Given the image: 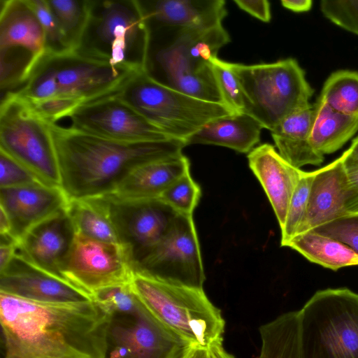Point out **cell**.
I'll list each match as a JSON object with an SVG mask.
<instances>
[{
	"instance_id": "obj_1",
	"label": "cell",
	"mask_w": 358,
	"mask_h": 358,
	"mask_svg": "<svg viewBox=\"0 0 358 358\" xmlns=\"http://www.w3.org/2000/svg\"><path fill=\"white\" fill-rule=\"evenodd\" d=\"M110 320L94 300L42 303L0 292L2 358H106Z\"/></svg>"
},
{
	"instance_id": "obj_2",
	"label": "cell",
	"mask_w": 358,
	"mask_h": 358,
	"mask_svg": "<svg viewBox=\"0 0 358 358\" xmlns=\"http://www.w3.org/2000/svg\"><path fill=\"white\" fill-rule=\"evenodd\" d=\"M69 200L112 194L136 168L182 154L183 141L121 142L49 122Z\"/></svg>"
},
{
	"instance_id": "obj_3",
	"label": "cell",
	"mask_w": 358,
	"mask_h": 358,
	"mask_svg": "<svg viewBox=\"0 0 358 358\" xmlns=\"http://www.w3.org/2000/svg\"><path fill=\"white\" fill-rule=\"evenodd\" d=\"M148 26L147 74L187 95L223 104L211 63L230 42L222 24L209 29Z\"/></svg>"
},
{
	"instance_id": "obj_4",
	"label": "cell",
	"mask_w": 358,
	"mask_h": 358,
	"mask_svg": "<svg viewBox=\"0 0 358 358\" xmlns=\"http://www.w3.org/2000/svg\"><path fill=\"white\" fill-rule=\"evenodd\" d=\"M130 285L148 313L189 345L208 349L223 341L225 321L203 288L134 271Z\"/></svg>"
},
{
	"instance_id": "obj_5",
	"label": "cell",
	"mask_w": 358,
	"mask_h": 358,
	"mask_svg": "<svg viewBox=\"0 0 358 358\" xmlns=\"http://www.w3.org/2000/svg\"><path fill=\"white\" fill-rule=\"evenodd\" d=\"M149 38L140 1H93L88 25L76 51L139 72L145 71Z\"/></svg>"
},
{
	"instance_id": "obj_6",
	"label": "cell",
	"mask_w": 358,
	"mask_h": 358,
	"mask_svg": "<svg viewBox=\"0 0 358 358\" xmlns=\"http://www.w3.org/2000/svg\"><path fill=\"white\" fill-rule=\"evenodd\" d=\"M243 94V113L271 131L285 118L312 104L314 90L298 62L287 58L268 64L228 62Z\"/></svg>"
},
{
	"instance_id": "obj_7",
	"label": "cell",
	"mask_w": 358,
	"mask_h": 358,
	"mask_svg": "<svg viewBox=\"0 0 358 358\" xmlns=\"http://www.w3.org/2000/svg\"><path fill=\"white\" fill-rule=\"evenodd\" d=\"M299 315L301 358H358V293L318 290Z\"/></svg>"
},
{
	"instance_id": "obj_8",
	"label": "cell",
	"mask_w": 358,
	"mask_h": 358,
	"mask_svg": "<svg viewBox=\"0 0 358 358\" xmlns=\"http://www.w3.org/2000/svg\"><path fill=\"white\" fill-rule=\"evenodd\" d=\"M119 96L169 137L185 141L208 122L234 114L225 105L187 95L157 82L143 71Z\"/></svg>"
},
{
	"instance_id": "obj_9",
	"label": "cell",
	"mask_w": 358,
	"mask_h": 358,
	"mask_svg": "<svg viewBox=\"0 0 358 358\" xmlns=\"http://www.w3.org/2000/svg\"><path fill=\"white\" fill-rule=\"evenodd\" d=\"M55 98L44 117L56 123L80 107L119 92L140 72L114 66L78 51L56 55L47 52Z\"/></svg>"
},
{
	"instance_id": "obj_10",
	"label": "cell",
	"mask_w": 358,
	"mask_h": 358,
	"mask_svg": "<svg viewBox=\"0 0 358 358\" xmlns=\"http://www.w3.org/2000/svg\"><path fill=\"white\" fill-rule=\"evenodd\" d=\"M49 122L18 94L8 92L1 96L0 150L25 166L43 183L61 187Z\"/></svg>"
},
{
	"instance_id": "obj_11",
	"label": "cell",
	"mask_w": 358,
	"mask_h": 358,
	"mask_svg": "<svg viewBox=\"0 0 358 358\" xmlns=\"http://www.w3.org/2000/svg\"><path fill=\"white\" fill-rule=\"evenodd\" d=\"M47 52L43 27L29 0H1V91L22 86Z\"/></svg>"
},
{
	"instance_id": "obj_12",
	"label": "cell",
	"mask_w": 358,
	"mask_h": 358,
	"mask_svg": "<svg viewBox=\"0 0 358 358\" xmlns=\"http://www.w3.org/2000/svg\"><path fill=\"white\" fill-rule=\"evenodd\" d=\"M133 269L157 279L203 288L205 274L192 215L179 213L167 233Z\"/></svg>"
},
{
	"instance_id": "obj_13",
	"label": "cell",
	"mask_w": 358,
	"mask_h": 358,
	"mask_svg": "<svg viewBox=\"0 0 358 358\" xmlns=\"http://www.w3.org/2000/svg\"><path fill=\"white\" fill-rule=\"evenodd\" d=\"M134 269L120 243L76 234L62 268L63 278L92 297L107 287L130 282Z\"/></svg>"
},
{
	"instance_id": "obj_14",
	"label": "cell",
	"mask_w": 358,
	"mask_h": 358,
	"mask_svg": "<svg viewBox=\"0 0 358 358\" xmlns=\"http://www.w3.org/2000/svg\"><path fill=\"white\" fill-rule=\"evenodd\" d=\"M119 243L132 267L167 233L179 214L161 198L103 196Z\"/></svg>"
},
{
	"instance_id": "obj_15",
	"label": "cell",
	"mask_w": 358,
	"mask_h": 358,
	"mask_svg": "<svg viewBox=\"0 0 358 358\" xmlns=\"http://www.w3.org/2000/svg\"><path fill=\"white\" fill-rule=\"evenodd\" d=\"M68 118L72 128L117 141L136 143L172 138L121 99L118 92L80 107Z\"/></svg>"
},
{
	"instance_id": "obj_16",
	"label": "cell",
	"mask_w": 358,
	"mask_h": 358,
	"mask_svg": "<svg viewBox=\"0 0 358 358\" xmlns=\"http://www.w3.org/2000/svg\"><path fill=\"white\" fill-rule=\"evenodd\" d=\"M190 347L144 308L136 316L111 317L106 358H183Z\"/></svg>"
},
{
	"instance_id": "obj_17",
	"label": "cell",
	"mask_w": 358,
	"mask_h": 358,
	"mask_svg": "<svg viewBox=\"0 0 358 358\" xmlns=\"http://www.w3.org/2000/svg\"><path fill=\"white\" fill-rule=\"evenodd\" d=\"M0 292L42 303H76L93 297L67 280L32 264L15 252L0 270Z\"/></svg>"
},
{
	"instance_id": "obj_18",
	"label": "cell",
	"mask_w": 358,
	"mask_h": 358,
	"mask_svg": "<svg viewBox=\"0 0 358 358\" xmlns=\"http://www.w3.org/2000/svg\"><path fill=\"white\" fill-rule=\"evenodd\" d=\"M76 236L66 207L31 228L18 241L16 253L62 279V268Z\"/></svg>"
},
{
	"instance_id": "obj_19",
	"label": "cell",
	"mask_w": 358,
	"mask_h": 358,
	"mask_svg": "<svg viewBox=\"0 0 358 358\" xmlns=\"http://www.w3.org/2000/svg\"><path fill=\"white\" fill-rule=\"evenodd\" d=\"M61 187L37 182L0 188V206L10 222V236L18 241L31 228L67 206Z\"/></svg>"
},
{
	"instance_id": "obj_20",
	"label": "cell",
	"mask_w": 358,
	"mask_h": 358,
	"mask_svg": "<svg viewBox=\"0 0 358 358\" xmlns=\"http://www.w3.org/2000/svg\"><path fill=\"white\" fill-rule=\"evenodd\" d=\"M249 166L264 189L280 229L293 192L304 171L284 159L275 147L264 143L248 155Z\"/></svg>"
},
{
	"instance_id": "obj_21",
	"label": "cell",
	"mask_w": 358,
	"mask_h": 358,
	"mask_svg": "<svg viewBox=\"0 0 358 358\" xmlns=\"http://www.w3.org/2000/svg\"><path fill=\"white\" fill-rule=\"evenodd\" d=\"M346 185V174L342 156L315 170L310 190L306 216L297 235L347 216L345 207Z\"/></svg>"
},
{
	"instance_id": "obj_22",
	"label": "cell",
	"mask_w": 358,
	"mask_h": 358,
	"mask_svg": "<svg viewBox=\"0 0 358 358\" xmlns=\"http://www.w3.org/2000/svg\"><path fill=\"white\" fill-rule=\"evenodd\" d=\"M150 26L209 29L222 25L227 15L224 0L140 1Z\"/></svg>"
},
{
	"instance_id": "obj_23",
	"label": "cell",
	"mask_w": 358,
	"mask_h": 358,
	"mask_svg": "<svg viewBox=\"0 0 358 358\" xmlns=\"http://www.w3.org/2000/svg\"><path fill=\"white\" fill-rule=\"evenodd\" d=\"M188 171L189 161L182 154L147 163L133 170L110 195L125 199L160 198Z\"/></svg>"
},
{
	"instance_id": "obj_24",
	"label": "cell",
	"mask_w": 358,
	"mask_h": 358,
	"mask_svg": "<svg viewBox=\"0 0 358 358\" xmlns=\"http://www.w3.org/2000/svg\"><path fill=\"white\" fill-rule=\"evenodd\" d=\"M262 129L259 122L249 115L234 113L208 122L192 134L185 144L219 145L246 153L260 141Z\"/></svg>"
},
{
	"instance_id": "obj_25",
	"label": "cell",
	"mask_w": 358,
	"mask_h": 358,
	"mask_svg": "<svg viewBox=\"0 0 358 358\" xmlns=\"http://www.w3.org/2000/svg\"><path fill=\"white\" fill-rule=\"evenodd\" d=\"M313 119L312 104L289 115L271 131L278 153L298 169L306 165L319 166L324 159L310 142Z\"/></svg>"
},
{
	"instance_id": "obj_26",
	"label": "cell",
	"mask_w": 358,
	"mask_h": 358,
	"mask_svg": "<svg viewBox=\"0 0 358 358\" xmlns=\"http://www.w3.org/2000/svg\"><path fill=\"white\" fill-rule=\"evenodd\" d=\"M313 106L310 142L320 154L336 152L358 131V115L339 112L320 98Z\"/></svg>"
},
{
	"instance_id": "obj_27",
	"label": "cell",
	"mask_w": 358,
	"mask_h": 358,
	"mask_svg": "<svg viewBox=\"0 0 358 358\" xmlns=\"http://www.w3.org/2000/svg\"><path fill=\"white\" fill-rule=\"evenodd\" d=\"M287 247L297 251L308 261L333 271L358 266V254L338 241L314 231L296 236Z\"/></svg>"
},
{
	"instance_id": "obj_28",
	"label": "cell",
	"mask_w": 358,
	"mask_h": 358,
	"mask_svg": "<svg viewBox=\"0 0 358 358\" xmlns=\"http://www.w3.org/2000/svg\"><path fill=\"white\" fill-rule=\"evenodd\" d=\"M255 358H301L299 310L283 313L259 328Z\"/></svg>"
},
{
	"instance_id": "obj_29",
	"label": "cell",
	"mask_w": 358,
	"mask_h": 358,
	"mask_svg": "<svg viewBox=\"0 0 358 358\" xmlns=\"http://www.w3.org/2000/svg\"><path fill=\"white\" fill-rule=\"evenodd\" d=\"M66 209L76 234L119 243L103 196L69 200Z\"/></svg>"
},
{
	"instance_id": "obj_30",
	"label": "cell",
	"mask_w": 358,
	"mask_h": 358,
	"mask_svg": "<svg viewBox=\"0 0 358 358\" xmlns=\"http://www.w3.org/2000/svg\"><path fill=\"white\" fill-rule=\"evenodd\" d=\"M48 3L73 51L80 45L88 25L93 1L47 0Z\"/></svg>"
},
{
	"instance_id": "obj_31",
	"label": "cell",
	"mask_w": 358,
	"mask_h": 358,
	"mask_svg": "<svg viewBox=\"0 0 358 358\" xmlns=\"http://www.w3.org/2000/svg\"><path fill=\"white\" fill-rule=\"evenodd\" d=\"M319 98L339 112L358 115V71L339 70L332 73Z\"/></svg>"
},
{
	"instance_id": "obj_32",
	"label": "cell",
	"mask_w": 358,
	"mask_h": 358,
	"mask_svg": "<svg viewBox=\"0 0 358 358\" xmlns=\"http://www.w3.org/2000/svg\"><path fill=\"white\" fill-rule=\"evenodd\" d=\"M315 171H304L291 197L285 222L281 229V246L287 243L295 237L304 222L311 184Z\"/></svg>"
},
{
	"instance_id": "obj_33",
	"label": "cell",
	"mask_w": 358,
	"mask_h": 358,
	"mask_svg": "<svg viewBox=\"0 0 358 358\" xmlns=\"http://www.w3.org/2000/svg\"><path fill=\"white\" fill-rule=\"evenodd\" d=\"M93 299L111 317H131L139 315L144 307L133 292L130 282L105 288L97 292Z\"/></svg>"
},
{
	"instance_id": "obj_34",
	"label": "cell",
	"mask_w": 358,
	"mask_h": 358,
	"mask_svg": "<svg viewBox=\"0 0 358 358\" xmlns=\"http://www.w3.org/2000/svg\"><path fill=\"white\" fill-rule=\"evenodd\" d=\"M201 196V189L189 171L173 182L160 198L180 214L192 215Z\"/></svg>"
},
{
	"instance_id": "obj_35",
	"label": "cell",
	"mask_w": 358,
	"mask_h": 358,
	"mask_svg": "<svg viewBox=\"0 0 358 358\" xmlns=\"http://www.w3.org/2000/svg\"><path fill=\"white\" fill-rule=\"evenodd\" d=\"M211 63L223 104L235 113H243L244 100L242 89L237 76L229 67L228 62L214 57Z\"/></svg>"
},
{
	"instance_id": "obj_36",
	"label": "cell",
	"mask_w": 358,
	"mask_h": 358,
	"mask_svg": "<svg viewBox=\"0 0 358 358\" xmlns=\"http://www.w3.org/2000/svg\"><path fill=\"white\" fill-rule=\"evenodd\" d=\"M29 2L43 27L48 52L61 55L73 52L47 0H29Z\"/></svg>"
},
{
	"instance_id": "obj_37",
	"label": "cell",
	"mask_w": 358,
	"mask_h": 358,
	"mask_svg": "<svg viewBox=\"0 0 358 358\" xmlns=\"http://www.w3.org/2000/svg\"><path fill=\"white\" fill-rule=\"evenodd\" d=\"M320 10L331 22L358 36V1L323 0Z\"/></svg>"
},
{
	"instance_id": "obj_38",
	"label": "cell",
	"mask_w": 358,
	"mask_h": 358,
	"mask_svg": "<svg viewBox=\"0 0 358 358\" xmlns=\"http://www.w3.org/2000/svg\"><path fill=\"white\" fill-rule=\"evenodd\" d=\"M311 231L336 239L358 254V215L340 217Z\"/></svg>"
},
{
	"instance_id": "obj_39",
	"label": "cell",
	"mask_w": 358,
	"mask_h": 358,
	"mask_svg": "<svg viewBox=\"0 0 358 358\" xmlns=\"http://www.w3.org/2000/svg\"><path fill=\"white\" fill-rule=\"evenodd\" d=\"M41 182L29 170L0 150V188Z\"/></svg>"
},
{
	"instance_id": "obj_40",
	"label": "cell",
	"mask_w": 358,
	"mask_h": 358,
	"mask_svg": "<svg viewBox=\"0 0 358 358\" xmlns=\"http://www.w3.org/2000/svg\"><path fill=\"white\" fill-rule=\"evenodd\" d=\"M346 174L345 211L347 216L358 215V160L349 159L342 154Z\"/></svg>"
},
{
	"instance_id": "obj_41",
	"label": "cell",
	"mask_w": 358,
	"mask_h": 358,
	"mask_svg": "<svg viewBox=\"0 0 358 358\" xmlns=\"http://www.w3.org/2000/svg\"><path fill=\"white\" fill-rule=\"evenodd\" d=\"M236 6L243 11L264 22L271 19V6L267 0H234Z\"/></svg>"
},
{
	"instance_id": "obj_42",
	"label": "cell",
	"mask_w": 358,
	"mask_h": 358,
	"mask_svg": "<svg viewBox=\"0 0 358 358\" xmlns=\"http://www.w3.org/2000/svg\"><path fill=\"white\" fill-rule=\"evenodd\" d=\"M280 3L284 8L295 13L307 12L313 4L311 0H282Z\"/></svg>"
},
{
	"instance_id": "obj_43",
	"label": "cell",
	"mask_w": 358,
	"mask_h": 358,
	"mask_svg": "<svg viewBox=\"0 0 358 358\" xmlns=\"http://www.w3.org/2000/svg\"><path fill=\"white\" fill-rule=\"evenodd\" d=\"M222 341L217 342L208 348L210 358H235L227 352L223 346Z\"/></svg>"
},
{
	"instance_id": "obj_44",
	"label": "cell",
	"mask_w": 358,
	"mask_h": 358,
	"mask_svg": "<svg viewBox=\"0 0 358 358\" xmlns=\"http://www.w3.org/2000/svg\"><path fill=\"white\" fill-rule=\"evenodd\" d=\"M183 358H210L209 351L204 348L191 346Z\"/></svg>"
},
{
	"instance_id": "obj_45",
	"label": "cell",
	"mask_w": 358,
	"mask_h": 358,
	"mask_svg": "<svg viewBox=\"0 0 358 358\" xmlns=\"http://www.w3.org/2000/svg\"><path fill=\"white\" fill-rule=\"evenodd\" d=\"M343 154L347 159L358 160V136L353 139L350 148Z\"/></svg>"
},
{
	"instance_id": "obj_46",
	"label": "cell",
	"mask_w": 358,
	"mask_h": 358,
	"mask_svg": "<svg viewBox=\"0 0 358 358\" xmlns=\"http://www.w3.org/2000/svg\"><path fill=\"white\" fill-rule=\"evenodd\" d=\"M10 222L5 212L0 210V233L1 235H9L10 234Z\"/></svg>"
}]
</instances>
